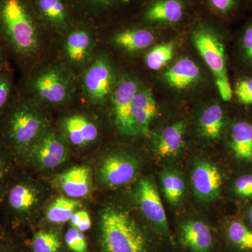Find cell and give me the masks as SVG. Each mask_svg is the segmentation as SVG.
Wrapping results in <instances>:
<instances>
[{
  "label": "cell",
  "mask_w": 252,
  "mask_h": 252,
  "mask_svg": "<svg viewBox=\"0 0 252 252\" xmlns=\"http://www.w3.org/2000/svg\"><path fill=\"white\" fill-rule=\"evenodd\" d=\"M192 184L197 198L203 201H212L220 195L223 179L216 165L207 160H200L194 165Z\"/></svg>",
  "instance_id": "2e32d148"
},
{
  "label": "cell",
  "mask_w": 252,
  "mask_h": 252,
  "mask_svg": "<svg viewBox=\"0 0 252 252\" xmlns=\"http://www.w3.org/2000/svg\"><path fill=\"white\" fill-rule=\"evenodd\" d=\"M193 5L192 0H147L137 14L144 26H176L188 18Z\"/></svg>",
  "instance_id": "30bf717a"
},
{
  "label": "cell",
  "mask_w": 252,
  "mask_h": 252,
  "mask_svg": "<svg viewBox=\"0 0 252 252\" xmlns=\"http://www.w3.org/2000/svg\"><path fill=\"white\" fill-rule=\"evenodd\" d=\"M144 0H68L76 20L92 25L107 23L139 12Z\"/></svg>",
  "instance_id": "8992f818"
},
{
  "label": "cell",
  "mask_w": 252,
  "mask_h": 252,
  "mask_svg": "<svg viewBox=\"0 0 252 252\" xmlns=\"http://www.w3.org/2000/svg\"><path fill=\"white\" fill-rule=\"evenodd\" d=\"M72 89L65 71L57 64H50L32 72L20 93L35 102L60 105L69 100Z\"/></svg>",
  "instance_id": "5b68a950"
},
{
  "label": "cell",
  "mask_w": 252,
  "mask_h": 252,
  "mask_svg": "<svg viewBox=\"0 0 252 252\" xmlns=\"http://www.w3.org/2000/svg\"><path fill=\"white\" fill-rule=\"evenodd\" d=\"M160 183L164 195L169 203L177 205L182 201L185 193L186 185L180 172L172 169L164 170L160 175Z\"/></svg>",
  "instance_id": "83f0119b"
},
{
  "label": "cell",
  "mask_w": 252,
  "mask_h": 252,
  "mask_svg": "<svg viewBox=\"0 0 252 252\" xmlns=\"http://www.w3.org/2000/svg\"><path fill=\"white\" fill-rule=\"evenodd\" d=\"M58 182L60 188L68 198H84L91 191L90 169L86 166L71 167L60 176Z\"/></svg>",
  "instance_id": "ffe728a7"
},
{
  "label": "cell",
  "mask_w": 252,
  "mask_h": 252,
  "mask_svg": "<svg viewBox=\"0 0 252 252\" xmlns=\"http://www.w3.org/2000/svg\"><path fill=\"white\" fill-rule=\"evenodd\" d=\"M14 84L10 70H0V117L14 96Z\"/></svg>",
  "instance_id": "e575fe53"
},
{
  "label": "cell",
  "mask_w": 252,
  "mask_h": 252,
  "mask_svg": "<svg viewBox=\"0 0 252 252\" xmlns=\"http://www.w3.org/2000/svg\"><path fill=\"white\" fill-rule=\"evenodd\" d=\"M139 162L132 156L122 152L107 156L99 165V183L109 188H117L130 183L139 172Z\"/></svg>",
  "instance_id": "4fadbf2b"
},
{
  "label": "cell",
  "mask_w": 252,
  "mask_h": 252,
  "mask_svg": "<svg viewBox=\"0 0 252 252\" xmlns=\"http://www.w3.org/2000/svg\"><path fill=\"white\" fill-rule=\"evenodd\" d=\"M140 89V84L135 79L124 77L116 84L111 95L114 122L123 135L136 136L131 110L134 97Z\"/></svg>",
  "instance_id": "7c38bea8"
},
{
  "label": "cell",
  "mask_w": 252,
  "mask_h": 252,
  "mask_svg": "<svg viewBox=\"0 0 252 252\" xmlns=\"http://www.w3.org/2000/svg\"><path fill=\"white\" fill-rule=\"evenodd\" d=\"M192 41L200 56L215 76L222 100L230 102L233 98L231 83L228 72L226 49L220 31L207 20H200L194 26Z\"/></svg>",
  "instance_id": "277c9868"
},
{
  "label": "cell",
  "mask_w": 252,
  "mask_h": 252,
  "mask_svg": "<svg viewBox=\"0 0 252 252\" xmlns=\"http://www.w3.org/2000/svg\"><path fill=\"white\" fill-rule=\"evenodd\" d=\"M226 125V116L220 104L215 102L203 111L199 119L200 135L210 140L221 138Z\"/></svg>",
  "instance_id": "d4e9b609"
},
{
  "label": "cell",
  "mask_w": 252,
  "mask_h": 252,
  "mask_svg": "<svg viewBox=\"0 0 252 252\" xmlns=\"http://www.w3.org/2000/svg\"><path fill=\"white\" fill-rule=\"evenodd\" d=\"M0 70H9L8 53L0 39Z\"/></svg>",
  "instance_id": "f35d334b"
},
{
  "label": "cell",
  "mask_w": 252,
  "mask_h": 252,
  "mask_svg": "<svg viewBox=\"0 0 252 252\" xmlns=\"http://www.w3.org/2000/svg\"><path fill=\"white\" fill-rule=\"evenodd\" d=\"M67 156L65 139L47 129L22 155L17 158L39 170H49L64 163Z\"/></svg>",
  "instance_id": "52a82bcc"
},
{
  "label": "cell",
  "mask_w": 252,
  "mask_h": 252,
  "mask_svg": "<svg viewBox=\"0 0 252 252\" xmlns=\"http://www.w3.org/2000/svg\"><path fill=\"white\" fill-rule=\"evenodd\" d=\"M79 206L74 199L61 197L55 200L46 210V220L53 223H63L70 220Z\"/></svg>",
  "instance_id": "f546056e"
},
{
  "label": "cell",
  "mask_w": 252,
  "mask_h": 252,
  "mask_svg": "<svg viewBox=\"0 0 252 252\" xmlns=\"http://www.w3.org/2000/svg\"><path fill=\"white\" fill-rule=\"evenodd\" d=\"M163 77L167 84L173 89L185 90L198 82L200 71L193 60L183 58L165 71Z\"/></svg>",
  "instance_id": "603a6c76"
},
{
  "label": "cell",
  "mask_w": 252,
  "mask_h": 252,
  "mask_svg": "<svg viewBox=\"0 0 252 252\" xmlns=\"http://www.w3.org/2000/svg\"><path fill=\"white\" fill-rule=\"evenodd\" d=\"M228 244L239 252H252V229L241 220L230 221L225 228Z\"/></svg>",
  "instance_id": "4316f807"
},
{
  "label": "cell",
  "mask_w": 252,
  "mask_h": 252,
  "mask_svg": "<svg viewBox=\"0 0 252 252\" xmlns=\"http://www.w3.org/2000/svg\"><path fill=\"white\" fill-rule=\"evenodd\" d=\"M68 248L74 252H87V243L82 232L74 227L69 228L64 235Z\"/></svg>",
  "instance_id": "d590c367"
},
{
  "label": "cell",
  "mask_w": 252,
  "mask_h": 252,
  "mask_svg": "<svg viewBox=\"0 0 252 252\" xmlns=\"http://www.w3.org/2000/svg\"><path fill=\"white\" fill-rule=\"evenodd\" d=\"M94 28L89 23L77 21L64 33L63 51L66 59L72 65H83L90 60L94 46Z\"/></svg>",
  "instance_id": "9a60e30c"
},
{
  "label": "cell",
  "mask_w": 252,
  "mask_h": 252,
  "mask_svg": "<svg viewBox=\"0 0 252 252\" xmlns=\"http://www.w3.org/2000/svg\"><path fill=\"white\" fill-rule=\"evenodd\" d=\"M135 190L136 202L156 233L172 240L166 214L154 181L149 177H144L139 181Z\"/></svg>",
  "instance_id": "8fae6325"
},
{
  "label": "cell",
  "mask_w": 252,
  "mask_h": 252,
  "mask_svg": "<svg viewBox=\"0 0 252 252\" xmlns=\"http://www.w3.org/2000/svg\"><path fill=\"white\" fill-rule=\"evenodd\" d=\"M4 235V230L3 229L2 225L0 224V236H3Z\"/></svg>",
  "instance_id": "b9f144b4"
},
{
  "label": "cell",
  "mask_w": 252,
  "mask_h": 252,
  "mask_svg": "<svg viewBox=\"0 0 252 252\" xmlns=\"http://www.w3.org/2000/svg\"><path fill=\"white\" fill-rule=\"evenodd\" d=\"M4 236V235L0 236V252H18L14 247L4 242V240H3Z\"/></svg>",
  "instance_id": "ab89813d"
},
{
  "label": "cell",
  "mask_w": 252,
  "mask_h": 252,
  "mask_svg": "<svg viewBox=\"0 0 252 252\" xmlns=\"http://www.w3.org/2000/svg\"><path fill=\"white\" fill-rule=\"evenodd\" d=\"M237 55L243 72L252 74V18L242 28L237 42Z\"/></svg>",
  "instance_id": "f1b7e54d"
},
{
  "label": "cell",
  "mask_w": 252,
  "mask_h": 252,
  "mask_svg": "<svg viewBox=\"0 0 252 252\" xmlns=\"http://www.w3.org/2000/svg\"><path fill=\"white\" fill-rule=\"evenodd\" d=\"M233 99L245 109L252 108V74L242 72L231 84Z\"/></svg>",
  "instance_id": "4dcf8cb0"
},
{
  "label": "cell",
  "mask_w": 252,
  "mask_h": 252,
  "mask_svg": "<svg viewBox=\"0 0 252 252\" xmlns=\"http://www.w3.org/2000/svg\"><path fill=\"white\" fill-rule=\"evenodd\" d=\"M12 157L14 154L0 137V198L11 180Z\"/></svg>",
  "instance_id": "836d02e7"
},
{
  "label": "cell",
  "mask_w": 252,
  "mask_h": 252,
  "mask_svg": "<svg viewBox=\"0 0 252 252\" xmlns=\"http://www.w3.org/2000/svg\"><path fill=\"white\" fill-rule=\"evenodd\" d=\"M248 220L250 224H251L252 226V206L251 208L250 209V211H249Z\"/></svg>",
  "instance_id": "60d3db41"
},
{
  "label": "cell",
  "mask_w": 252,
  "mask_h": 252,
  "mask_svg": "<svg viewBox=\"0 0 252 252\" xmlns=\"http://www.w3.org/2000/svg\"><path fill=\"white\" fill-rule=\"evenodd\" d=\"M32 2L46 31L64 34L77 21L68 0H32Z\"/></svg>",
  "instance_id": "5bb4252c"
},
{
  "label": "cell",
  "mask_w": 252,
  "mask_h": 252,
  "mask_svg": "<svg viewBox=\"0 0 252 252\" xmlns=\"http://www.w3.org/2000/svg\"><path fill=\"white\" fill-rule=\"evenodd\" d=\"M61 242L59 235L49 230H39L33 237V252H59Z\"/></svg>",
  "instance_id": "d6a6232c"
},
{
  "label": "cell",
  "mask_w": 252,
  "mask_h": 252,
  "mask_svg": "<svg viewBox=\"0 0 252 252\" xmlns=\"http://www.w3.org/2000/svg\"><path fill=\"white\" fill-rule=\"evenodd\" d=\"M8 215L16 223L27 220L40 201V193L32 182L24 177L10 180L1 197Z\"/></svg>",
  "instance_id": "9c48e42d"
},
{
  "label": "cell",
  "mask_w": 252,
  "mask_h": 252,
  "mask_svg": "<svg viewBox=\"0 0 252 252\" xmlns=\"http://www.w3.org/2000/svg\"><path fill=\"white\" fill-rule=\"evenodd\" d=\"M179 241L189 252H211L215 239L211 228L203 220H186L180 225Z\"/></svg>",
  "instance_id": "e0dca14e"
},
{
  "label": "cell",
  "mask_w": 252,
  "mask_h": 252,
  "mask_svg": "<svg viewBox=\"0 0 252 252\" xmlns=\"http://www.w3.org/2000/svg\"><path fill=\"white\" fill-rule=\"evenodd\" d=\"M175 51L174 42H165L154 46L147 54L145 63L152 70H159L166 65L173 58Z\"/></svg>",
  "instance_id": "1f68e13d"
},
{
  "label": "cell",
  "mask_w": 252,
  "mask_h": 252,
  "mask_svg": "<svg viewBox=\"0 0 252 252\" xmlns=\"http://www.w3.org/2000/svg\"><path fill=\"white\" fill-rule=\"evenodd\" d=\"M99 244L102 252H157L147 232L128 212L114 206L101 212Z\"/></svg>",
  "instance_id": "3957f363"
},
{
  "label": "cell",
  "mask_w": 252,
  "mask_h": 252,
  "mask_svg": "<svg viewBox=\"0 0 252 252\" xmlns=\"http://www.w3.org/2000/svg\"><path fill=\"white\" fill-rule=\"evenodd\" d=\"M158 108L153 94L149 89L141 88L132 101L131 117L136 136L150 135V125L157 118Z\"/></svg>",
  "instance_id": "ac0fdd59"
},
{
  "label": "cell",
  "mask_w": 252,
  "mask_h": 252,
  "mask_svg": "<svg viewBox=\"0 0 252 252\" xmlns=\"http://www.w3.org/2000/svg\"><path fill=\"white\" fill-rule=\"evenodd\" d=\"M248 8H249V9H252V0H249Z\"/></svg>",
  "instance_id": "7bdbcfd3"
},
{
  "label": "cell",
  "mask_w": 252,
  "mask_h": 252,
  "mask_svg": "<svg viewBox=\"0 0 252 252\" xmlns=\"http://www.w3.org/2000/svg\"><path fill=\"white\" fill-rule=\"evenodd\" d=\"M37 103L18 92L0 117V137L16 157L22 155L47 130Z\"/></svg>",
  "instance_id": "7a4b0ae2"
},
{
  "label": "cell",
  "mask_w": 252,
  "mask_h": 252,
  "mask_svg": "<svg viewBox=\"0 0 252 252\" xmlns=\"http://www.w3.org/2000/svg\"><path fill=\"white\" fill-rule=\"evenodd\" d=\"M235 193L242 198L252 197V175L240 176L234 184Z\"/></svg>",
  "instance_id": "8d00e7d4"
},
{
  "label": "cell",
  "mask_w": 252,
  "mask_h": 252,
  "mask_svg": "<svg viewBox=\"0 0 252 252\" xmlns=\"http://www.w3.org/2000/svg\"><path fill=\"white\" fill-rule=\"evenodd\" d=\"M44 31L32 0H0V39L21 64L35 59Z\"/></svg>",
  "instance_id": "6da1fadb"
},
{
  "label": "cell",
  "mask_w": 252,
  "mask_h": 252,
  "mask_svg": "<svg viewBox=\"0 0 252 252\" xmlns=\"http://www.w3.org/2000/svg\"><path fill=\"white\" fill-rule=\"evenodd\" d=\"M193 1V0H192ZM201 6L212 16L223 21H230L248 7L249 0H198Z\"/></svg>",
  "instance_id": "484cf974"
},
{
  "label": "cell",
  "mask_w": 252,
  "mask_h": 252,
  "mask_svg": "<svg viewBox=\"0 0 252 252\" xmlns=\"http://www.w3.org/2000/svg\"><path fill=\"white\" fill-rule=\"evenodd\" d=\"M69 220L72 227H74L82 233L90 229L92 224L90 216L85 210H79L74 212Z\"/></svg>",
  "instance_id": "74e56055"
},
{
  "label": "cell",
  "mask_w": 252,
  "mask_h": 252,
  "mask_svg": "<svg viewBox=\"0 0 252 252\" xmlns=\"http://www.w3.org/2000/svg\"><path fill=\"white\" fill-rule=\"evenodd\" d=\"M229 147L237 159L252 162V122L247 119L235 121L230 126Z\"/></svg>",
  "instance_id": "7402d4cb"
},
{
  "label": "cell",
  "mask_w": 252,
  "mask_h": 252,
  "mask_svg": "<svg viewBox=\"0 0 252 252\" xmlns=\"http://www.w3.org/2000/svg\"><path fill=\"white\" fill-rule=\"evenodd\" d=\"M114 44L127 52H137L153 44L155 35L144 25L130 26L117 32L113 36Z\"/></svg>",
  "instance_id": "44dd1931"
},
{
  "label": "cell",
  "mask_w": 252,
  "mask_h": 252,
  "mask_svg": "<svg viewBox=\"0 0 252 252\" xmlns=\"http://www.w3.org/2000/svg\"><path fill=\"white\" fill-rule=\"evenodd\" d=\"M186 124L185 122H177L167 126L158 136L155 149L158 157L165 158L177 156L182 150L184 144Z\"/></svg>",
  "instance_id": "cb8c5ba5"
},
{
  "label": "cell",
  "mask_w": 252,
  "mask_h": 252,
  "mask_svg": "<svg viewBox=\"0 0 252 252\" xmlns=\"http://www.w3.org/2000/svg\"><path fill=\"white\" fill-rule=\"evenodd\" d=\"M63 130L73 145L84 147L97 140L98 127L89 118L82 114H74L64 119Z\"/></svg>",
  "instance_id": "d6986e66"
},
{
  "label": "cell",
  "mask_w": 252,
  "mask_h": 252,
  "mask_svg": "<svg viewBox=\"0 0 252 252\" xmlns=\"http://www.w3.org/2000/svg\"><path fill=\"white\" fill-rule=\"evenodd\" d=\"M82 89L86 99L93 104H104L115 87V73L110 61L99 55L91 61L82 77Z\"/></svg>",
  "instance_id": "ba28073f"
}]
</instances>
